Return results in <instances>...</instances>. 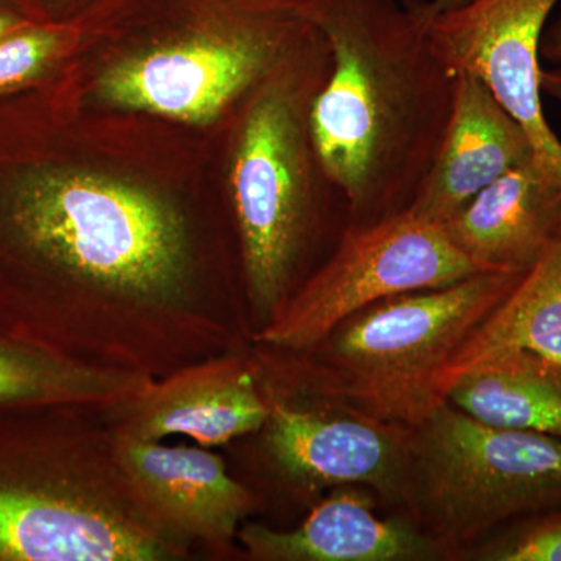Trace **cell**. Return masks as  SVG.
Returning a JSON list of instances; mask_svg holds the SVG:
<instances>
[{
  "mask_svg": "<svg viewBox=\"0 0 561 561\" xmlns=\"http://www.w3.org/2000/svg\"><path fill=\"white\" fill-rule=\"evenodd\" d=\"M316 21L332 65L312 139L348 227L404 213L445 138L457 76L432 49L416 0H320Z\"/></svg>",
  "mask_w": 561,
  "mask_h": 561,
  "instance_id": "cell-1",
  "label": "cell"
},
{
  "mask_svg": "<svg viewBox=\"0 0 561 561\" xmlns=\"http://www.w3.org/2000/svg\"><path fill=\"white\" fill-rule=\"evenodd\" d=\"M319 25L301 33L253 87L232 147L230 187L254 309L271 321L319 221L320 198L341 194L313 146L311 111L331 72Z\"/></svg>",
  "mask_w": 561,
  "mask_h": 561,
  "instance_id": "cell-2",
  "label": "cell"
},
{
  "mask_svg": "<svg viewBox=\"0 0 561 561\" xmlns=\"http://www.w3.org/2000/svg\"><path fill=\"white\" fill-rule=\"evenodd\" d=\"M524 273L482 272L354 312L320 342L331 393L371 419L415 430L445 402L437 390L465 339Z\"/></svg>",
  "mask_w": 561,
  "mask_h": 561,
  "instance_id": "cell-3",
  "label": "cell"
},
{
  "mask_svg": "<svg viewBox=\"0 0 561 561\" xmlns=\"http://www.w3.org/2000/svg\"><path fill=\"white\" fill-rule=\"evenodd\" d=\"M404 493L438 545L561 505V438L481 423L445 401L412 430Z\"/></svg>",
  "mask_w": 561,
  "mask_h": 561,
  "instance_id": "cell-4",
  "label": "cell"
},
{
  "mask_svg": "<svg viewBox=\"0 0 561 561\" xmlns=\"http://www.w3.org/2000/svg\"><path fill=\"white\" fill-rule=\"evenodd\" d=\"M482 272L490 271L461 253L440 225L409 210L346 227L327 264L280 306L260 339L278 348L312 350L373 302L449 286Z\"/></svg>",
  "mask_w": 561,
  "mask_h": 561,
  "instance_id": "cell-5",
  "label": "cell"
},
{
  "mask_svg": "<svg viewBox=\"0 0 561 561\" xmlns=\"http://www.w3.org/2000/svg\"><path fill=\"white\" fill-rule=\"evenodd\" d=\"M560 0H471L446 11L416 0L432 49L451 72L481 79L561 179V140L541 101L542 33Z\"/></svg>",
  "mask_w": 561,
  "mask_h": 561,
  "instance_id": "cell-6",
  "label": "cell"
},
{
  "mask_svg": "<svg viewBox=\"0 0 561 561\" xmlns=\"http://www.w3.org/2000/svg\"><path fill=\"white\" fill-rule=\"evenodd\" d=\"M157 538L83 501L35 461L0 457V561H151Z\"/></svg>",
  "mask_w": 561,
  "mask_h": 561,
  "instance_id": "cell-7",
  "label": "cell"
},
{
  "mask_svg": "<svg viewBox=\"0 0 561 561\" xmlns=\"http://www.w3.org/2000/svg\"><path fill=\"white\" fill-rule=\"evenodd\" d=\"M267 445L284 474L319 490L367 485L404 493L412 430L346 408L319 411L287 402L268 405Z\"/></svg>",
  "mask_w": 561,
  "mask_h": 561,
  "instance_id": "cell-8",
  "label": "cell"
},
{
  "mask_svg": "<svg viewBox=\"0 0 561 561\" xmlns=\"http://www.w3.org/2000/svg\"><path fill=\"white\" fill-rule=\"evenodd\" d=\"M537 154L523 125L478 77L457 73L451 121L409 213L446 224L494 180Z\"/></svg>",
  "mask_w": 561,
  "mask_h": 561,
  "instance_id": "cell-9",
  "label": "cell"
},
{
  "mask_svg": "<svg viewBox=\"0 0 561 561\" xmlns=\"http://www.w3.org/2000/svg\"><path fill=\"white\" fill-rule=\"evenodd\" d=\"M560 220L561 179L534 154L483 187L442 228L485 271L526 273Z\"/></svg>",
  "mask_w": 561,
  "mask_h": 561,
  "instance_id": "cell-10",
  "label": "cell"
},
{
  "mask_svg": "<svg viewBox=\"0 0 561 561\" xmlns=\"http://www.w3.org/2000/svg\"><path fill=\"white\" fill-rule=\"evenodd\" d=\"M241 540L262 560L411 561L440 553V545L402 519H381L357 490L332 494L297 529L278 531L250 524Z\"/></svg>",
  "mask_w": 561,
  "mask_h": 561,
  "instance_id": "cell-11",
  "label": "cell"
},
{
  "mask_svg": "<svg viewBox=\"0 0 561 561\" xmlns=\"http://www.w3.org/2000/svg\"><path fill=\"white\" fill-rule=\"evenodd\" d=\"M121 459L147 502L187 534L228 540L253 505L224 461L203 449L168 448L127 437Z\"/></svg>",
  "mask_w": 561,
  "mask_h": 561,
  "instance_id": "cell-12",
  "label": "cell"
},
{
  "mask_svg": "<svg viewBox=\"0 0 561 561\" xmlns=\"http://www.w3.org/2000/svg\"><path fill=\"white\" fill-rule=\"evenodd\" d=\"M249 371L234 364L186 373L154 390L139 405L128 437L160 442L168 435H190L203 446L225 445L267 423Z\"/></svg>",
  "mask_w": 561,
  "mask_h": 561,
  "instance_id": "cell-13",
  "label": "cell"
},
{
  "mask_svg": "<svg viewBox=\"0 0 561 561\" xmlns=\"http://www.w3.org/2000/svg\"><path fill=\"white\" fill-rule=\"evenodd\" d=\"M530 350L561 362V220L537 262L507 298L465 339L440 373L438 394L481 362Z\"/></svg>",
  "mask_w": 561,
  "mask_h": 561,
  "instance_id": "cell-14",
  "label": "cell"
},
{
  "mask_svg": "<svg viewBox=\"0 0 561 561\" xmlns=\"http://www.w3.org/2000/svg\"><path fill=\"white\" fill-rule=\"evenodd\" d=\"M446 401L490 426L561 438V362L505 351L463 373Z\"/></svg>",
  "mask_w": 561,
  "mask_h": 561,
  "instance_id": "cell-15",
  "label": "cell"
},
{
  "mask_svg": "<svg viewBox=\"0 0 561 561\" xmlns=\"http://www.w3.org/2000/svg\"><path fill=\"white\" fill-rule=\"evenodd\" d=\"M73 387L76 378L68 367L0 328V405L55 402Z\"/></svg>",
  "mask_w": 561,
  "mask_h": 561,
  "instance_id": "cell-16",
  "label": "cell"
},
{
  "mask_svg": "<svg viewBox=\"0 0 561 561\" xmlns=\"http://www.w3.org/2000/svg\"><path fill=\"white\" fill-rule=\"evenodd\" d=\"M68 43L60 25L31 22L0 39V95L39 83Z\"/></svg>",
  "mask_w": 561,
  "mask_h": 561,
  "instance_id": "cell-17",
  "label": "cell"
},
{
  "mask_svg": "<svg viewBox=\"0 0 561 561\" xmlns=\"http://www.w3.org/2000/svg\"><path fill=\"white\" fill-rule=\"evenodd\" d=\"M476 556L483 561H561V505L505 524Z\"/></svg>",
  "mask_w": 561,
  "mask_h": 561,
  "instance_id": "cell-18",
  "label": "cell"
},
{
  "mask_svg": "<svg viewBox=\"0 0 561 561\" xmlns=\"http://www.w3.org/2000/svg\"><path fill=\"white\" fill-rule=\"evenodd\" d=\"M28 20L41 24H55L69 11L79 9L84 0H16Z\"/></svg>",
  "mask_w": 561,
  "mask_h": 561,
  "instance_id": "cell-19",
  "label": "cell"
},
{
  "mask_svg": "<svg viewBox=\"0 0 561 561\" xmlns=\"http://www.w3.org/2000/svg\"><path fill=\"white\" fill-rule=\"evenodd\" d=\"M27 14L21 10L16 0H0V39L10 33L20 31L24 25L31 24Z\"/></svg>",
  "mask_w": 561,
  "mask_h": 561,
  "instance_id": "cell-20",
  "label": "cell"
},
{
  "mask_svg": "<svg viewBox=\"0 0 561 561\" xmlns=\"http://www.w3.org/2000/svg\"><path fill=\"white\" fill-rule=\"evenodd\" d=\"M540 57L552 66L561 65V16L542 33Z\"/></svg>",
  "mask_w": 561,
  "mask_h": 561,
  "instance_id": "cell-21",
  "label": "cell"
},
{
  "mask_svg": "<svg viewBox=\"0 0 561 561\" xmlns=\"http://www.w3.org/2000/svg\"><path fill=\"white\" fill-rule=\"evenodd\" d=\"M541 92L559 103L561 108V65L541 69Z\"/></svg>",
  "mask_w": 561,
  "mask_h": 561,
  "instance_id": "cell-22",
  "label": "cell"
},
{
  "mask_svg": "<svg viewBox=\"0 0 561 561\" xmlns=\"http://www.w3.org/2000/svg\"><path fill=\"white\" fill-rule=\"evenodd\" d=\"M471 2V0H430L432 10L446 11L457 9V7L465 5V3Z\"/></svg>",
  "mask_w": 561,
  "mask_h": 561,
  "instance_id": "cell-23",
  "label": "cell"
}]
</instances>
